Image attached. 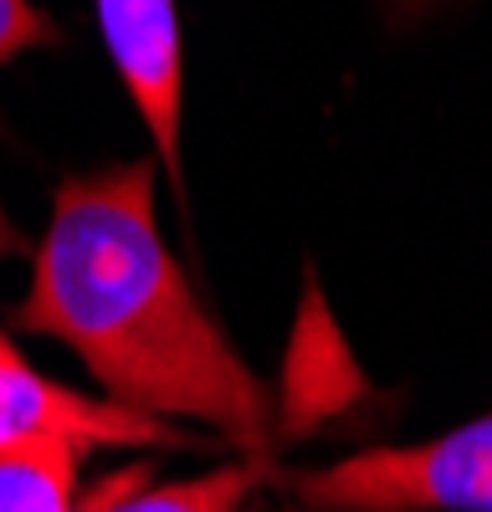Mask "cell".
<instances>
[{
	"label": "cell",
	"instance_id": "obj_1",
	"mask_svg": "<svg viewBox=\"0 0 492 512\" xmlns=\"http://www.w3.org/2000/svg\"><path fill=\"white\" fill-rule=\"evenodd\" d=\"M11 323L67 344L113 405L164 425L195 420L252 456L267 451L272 400L164 246L149 159L57 180Z\"/></svg>",
	"mask_w": 492,
	"mask_h": 512
},
{
	"label": "cell",
	"instance_id": "obj_2",
	"mask_svg": "<svg viewBox=\"0 0 492 512\" xmlns=\"http://www.w3.org/2000/svg\"><path fill=\"white\" fill-rule=\"evenodd\" d=\"M293 492L313 512H492V410L421 446L293 472Z\"/></svg>",
	"mask_w": 492,
	"mask_h": 512
},
{
	"label": "cell",
	"instance_id": "obj_3",
	"mask_svg": "<svg viewBox=\"0 0 492 512\" xmlns=\"http://www.w3.org/2000/svg\"><path fill=\"white\" fill-rule=\"evenodd\" d=\"M103 446H195L185 431L113 400H88L36 374L0 333V451H103Z\"/></svg>",
	"mask_w": 492,
	"mask_h": 512
},
{
	"label": "cell",
	"instance_id": "obj_4",
	"mask_svg": "<svg viewBox=\"0 0 492 512\" xmlns=\"http://www.w3.org/2000/svg\"><path fill=\"white\" fill-rule=\"evenodd\" d=\"M103 47L134 98L159 159L180 185V113H185V47L175 0H98Z\"/></svg>",
	"mask_w": 492,
	"mask_h": 512
},
{
	"label": "cell",
	"instance_id": "obj_5",
	"mask_svg": "<svg viewBox=\"0 0 492 512\" xmlns=\"http://www.w3.org/2000/svg\"><path fill=\"white\" fill-rule=\"evenodd\" d=\"M252 487H257V461L216 466L205 477L154 482V487H144V472H129V477H108L77 512H241Z\"/></svg>",
	"mask_w": 492,
	"mask_h": 512
},
{
	"label": "cell",
	"instance_id": "obj_6",
	"mask_svg": "<svg viewBox=\"0 0 492 512\" xmlns=\"http://www.w3.org/2000/svg\"><path fill=\"white\" fill-rule=\"evenodd\" d=\"M77 451H0V512H77Z\"/></svg>",
	"mask_w": 492,
	"mask_h": 512
},
{
	"label": "cell",
	"instance_id": "obj_7",
	"mask_svg": "<svg viewBox=\"0 0 492 512\" xmlns=\"http://www.w3.org/2000/svg\"><path fill=\"white\" fill-rule=\"evenodd\" d=\"M57 41H62V26L47 11H36L31 0H0V67L31 47H57Z\"/></svg>",
	"mask_w": 492,
	"mask_h": 512
},
{
	"label": "cell",
	"instance_id": "obj_8",
	"mask_svg": "<svg viewBox=\"0 0 492 512\" xmlns=\"http://www.w3.org/2000/svg\"><path fill=\"white\" fill-rule=\"evenodd\" d=\"M375 6H380L385 26L405 31V26H421V21H431V16L451 11V6H462V0H375Z\"/></svg>",
	"mask_w": 492,
	"mask_h": 512
},
{
	"label": "cell",
	"instance_id": "obj_9",
	"mask_svg": "<svg viewBox=\"0 0 492 512\" xmlns=\"http://www.w3.org/2000/svg\"><path fill=\"white\" fill-rule=\"evenodd\" d=\"M11 251H21V231L11 226L6 210H0V256H11Z\"/></svg>",
	"mask_w": 492,
	"mask_h": 512
}]
</instances>
